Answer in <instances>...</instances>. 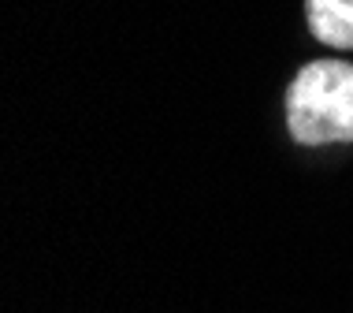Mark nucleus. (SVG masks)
<instances>
[{
  "mask_svg": "<svg viewBox=\"0 0 353 313\" xmlns=\"http://www.w3.org/2000/svg\"><path fill=\"white\" fill-rule=\"evenodd\" d=\"M286 127L301 146L353 142V64L316 60L286 93Z\"/></svg>",
  "mask_w": 353,
  "mask_h": 313,
  "instance_id": "nucleus-1",
  "label": "nucleus"
},
{
  "mask_svg": "<svg viewBox=\"0 0 353 313\" xmlns=\"http://www.w3.org/2000/svg\"><path fill=\"white\" fill-rule=\"evenodd\" d=\"M309 30L331 49H353V0H309Z\"/></svg>",
  "mask_w": 353,
  "mask_h": 313,
  "instance_id": "nucleus-2",
  "label": "nucleus"
}]
</instances>
